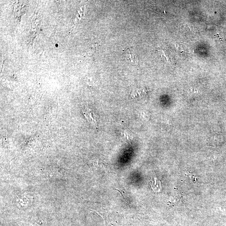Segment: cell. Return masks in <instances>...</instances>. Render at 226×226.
<instances>
[{"label": "cell", "mask_w": 226, "mask_h": 226, "mask_svg": "<svg viewBox=\"0 0 226 226\" xmlns=\"http://www.w3.org/2000/svg\"><path fill=\"white\" fill-rule=\"evenodd\" d=\"M123 58L129 64H137L139 62L137 54L133 49L128 48L123 53Z\"/></svg>", "instance_id": "obj_1"}]
</instances>
